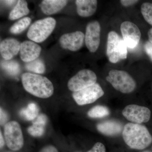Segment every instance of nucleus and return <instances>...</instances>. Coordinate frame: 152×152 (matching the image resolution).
Here are the masks:
<instances>
[{"label": "nucleus", "mask_w": 152, "mask_h": 152, "mask_svg": "<svg viewBox=\"0 0 152 152\" xmlns=\"http://www.w3.org/2000/svg\"><path fill=\"white\" fill-rule=\"evenodd\" d=\"M123 139L127 145L133 149L143 150L152 143V136L146 127L134 123L125 125L122 132Z\"/></svg>", "instance_id": "obj_1"}, {"label": "nucleus", "mask_w": 152, "mask_h": 152, "mask_svg": "<svg viewBox=\"0 0 152 152\" xmlns=\"http://www.w3.org/2000/svg\"><path fill=\"white\" fill-rule=\"evenodd\" d=\"M21 79L25 90L33 96L42 99H47L53 94V83L44 76L26 73L22 75Z\"/></svg>", "instance_id": "obj_2"}, {"label": "nucleus", "mask_w": 152, "mask_h": 152, "mask_svg": "<svg viewBox=\"0 0 152 152\" xmlns=\"http://www.w3.org/2000/svg\"><path fill=\"white\" fill-rule=\"evenodd\" d=\"M106 53L109 61L113 64L126 59L127 57V47L123 39L114 31L108 34Z\"/></svg>", "instance_id": "obj_3"}, {"label": "nucleus", "mask_w": 152, "mask_h": 152, "mask_svg": "<svg viewBox=\"0 0 152 152\" xmlns=\"http://www.w3.org/2000/svg\"><path fill=\"white\" fill-rule=\"evenodd\" d=\"M106 80L115 89L123 94H130L135 89L137 84L134 78L124 71L112 69Z\"/></svg>", "instance_id": "obj_4"}, {"label": "nucleus", "mask_w": 152, "mask_h": 152, "mask_svg": "<svg viewBox=\"0 0 152 152\" xmlns=\"http://www.w3.org/2000/svg\"><path fill=\"white\" fill-rule=\"evenodd\" d=\"M56 24L55 19L51 17L38 20L30 26L27 33L28 37L33 42H42L53 32Z\"/></svg>", "instance_id": "obj_5"}, {"label": "nucleus", "mask_w": 152, "mask_h": 152, "mask_svg": "<svg viewBox=\"0 0 152 152\" xmlns=\"http://www.w3.org/2000/svg\"><path fill=\"white\" fill-rule=\"evenodd\" d=\"M6 145L12 151H18L24 145V138L20 124L15 121L7 123L4 129Z\"/></svg>", "instance_id": "obj_6"}, {"label": "nucleus", "mask_w": 152, "mask_h": 152, "mask_svg": "<svg viewBox=\"0 0 152 152\" xmlns=\"http://www.w3.org/2000/svg\"><path fill=\"white\" fill-rule=\"evenodd\" d=\"M96 74L91 70H81L72 77L68 83V88L75 92L94 84L96 82Z\"/></svg>", "instance_id": "obj_7"}, {"label": "nucleus", "mask_w": 152, "mask_h": 152, "mask_svg": "<svg viewBox=\"0 0 152 152\" xmlns=\"http://www.w3.org/2000/svg\"><path fill=\"white\" fill-rule=\"evenodd\" d=\"M104 94L101 86L96 83L83 89L73 92L72 97L77 104L83 106L94 102Z\"/></svg>", "instance_id": "obj_8"}, {"label": "nucleus", "mask_w": 152, "mask_h": 152, "mask_svg": "<svg viewBox=\"0 0 152 152\" xmlns=\"http://www.w3.org/2000/svg\"><path fill=\"white\" fill-rule=\"evenodd\" d=\"M122 114L131 123L140 124L148 122L151 115L149 109L136 104H130L125 107Z\"/></svg>", "instance_id": "obj_9"}, {"label": "nucleus", "mask_w": 152, "mask_h": 152, "mask_svg": "<svg viewBox=\"0 0 152 152\" xmlns=\"http://www.w3.org/2000/svg\"><path fill=\"white\" fill-rule=\"evenodd\" d=\"M121 31L123 39L128 48H134L137 46L141 33L137 26L130 21H125L121 25Z\"/></svg>", "instance_id": "obj_10"}, {"label": "nucleus", "mask_w": 152, "mask_h": 152, "mask_svg": "<svg viewBox=\"0 0 152 152\" xmlns=\"http://www.w3.org/2000/svg\"><path fill=\"white\" fill-rule=\"evenodd\" d=\"M101 31L100 24L97 21H93L87 25L85 43L91 53H95L99 48L100 42Z\"/></svg>", "instance_id": "obj_11"}, {"label": "nucleus", "mask_w": 152, "mask_h": 152, "mask_svg": "<svg viewBox=\"0 0 152 152\" xmlns=\"http://www.w3.org/2000/svg\"><path fill=\"white\" fill-rule=\"evenodd\" d=\"M85 38L84 34L80 31L67 33L60 37V45L63 49L77 51L83 47Z\"/></svg>", "instance_id": "obj_12"}, {"label": "nucleus", "mask_w": 152, "mask_h": 152, "mask_svg": "<svg viewBox=\"0 0 152 152\" xmlns=\"http://www.w3.org/2000/svg\"><path fill=\"white\" fill-rule=\"evenodd\" d=\"M42 48L33 41H25L21 43L20 57L23 61L28 63L38 58L40 55Z\"/></svg>", "instance_id": "obj_13"}, {"label": "nucleus", "mask_w": 152, "mask_h": 152, "mask_svg": "<svg viewBox=\"0 0 152 152\" xmlns=\"http://www.w3.org/2000/svg\"><path fill=\"white\" fill-rule=\"evenodd\" d=\"M20 45L19 42L13 38H7L0 44V52L5 60H11L20 52Z\"/></svg>", "instance_id": "obj_14"}, {"label": "nucleus", "mask_w": 152, "mask_h": 152, "mask_svg": "<svg viewBox=\"0 0 152 152\" xmlns=\"http://www.w3.org/2000/svg\"><path fill=\"white\" fill-rule=\"evenodd\" d=\"M75 4L79 15L86 18L93 15L96 12L98 1L96 0H77Z\"/></svg>", "instance_id": "obj_15"}, {"label": "nucleus", "mask_w": 152, "mask_h": 152, "mask_svg": "<svg viewBox=\"0 0 152 152\" xmlns=\"http://www.w3.org/2000/svg\"><path fill=\"white\" fill-rule=\"evenodd\" d=\"M97 129L102 134L107 136H115L123 132V125L119 122L107 121L97 125Z\"/></svg>", "instance_id": "obj_16"}, {"label": "nucleus", "mask_w": 152, "mask_h": 152, "mask_svg": "<svg viewBox=\"0 0 152 152\" xmlns=\"http://www.w3.org/2000/svg\"><path fill=\"white\" fill-rule=\"evenodd\" d=\"M67 2L68 1L65 0H44L41 2L39 7L44 14L53 15L64 8Z\"/></svg>", "instance_id": "obj_17"}, {"label": "nucleus", "mask_w": 152, "mask_h": 152, "mask_svg": "<svg viewBox=\"0 0 152 152\" xmlns=\"http://www.w3.org/2000/svg\"><path fill=\"white\" fill-rule=\"evenodd\" d=\"M48 118L44 114H40L34 121L33 124L28 128V132L31 135L34 137L42 136L45 132Z\"/></svg>", "instance_id": "obj_18"}, {"label": "nucleus", "mask_w": 152, "mask_h": 152, "mask_svg": "<svg viewBox=\"0 0 152 152\" xmlns=\"http://www.w3.org/2000/svg\"><path fill=\"white\" fill-rule=\"evenodd\" d=\"M29 12L27 2L20 0L18 1L17 4L11 11L9 15V19L11 20H17L28 15Z\"/></svg>", "instance_id": "obj_19"}, {"label": "nucleus", "mask_w": 152, "mask_h": 152, "mask_svg": "<svg viewBox=\"0 0 152 152\" xmlns=\"http://www.w3.org/2000/svg\"><path fill=\"white\" fill-rule=\"evenodd\" d=\"M39 109L36 104L31 103L27 107L22 109L20 112V115L27 121H33L39 115Z\"/></svg>", "instance_id": "obj_20"}, {"label": "nucleus", "mask_w": 152, "mask_h": 152, "mask_svg": "<svg viewBox=\"0 0 152 152\" xmlns=\"http://www.w3.org/2000/svg\"><path fill=\"white\" fill-rule=\"evenodd\" d=\"M1 65L2 69L10 75L16 76L20 72V65L16 61L4 60L1 62Z\"/></svg>", "instance_id": "obj_21"}, {"label": "nucleus", "mask_w": 152, "mask_h": 152, "mask_svg": "<svg viewBox=\"0 0 152 152\" xmlns=\"http://www.w3.org/2000/svg\"><path fill=\"white\" fill-rule=\"evenodd\" d=\"M31 20L28 17L23 18L16 22L10 28V32L14 34H18L23 31L29 26Z\"/></svg>", "instance_id": "obj_22"}, {"label": "nucleus", "mask_w": 152, "mask_h": 152, "mask_svg": "<svg viewBox=\"0 0 152 152\" xmlns=\"http://www.w3.org/2000/svg\"><path fill=\"white\" fill-rule=\"evenodd\" d=\"M110 114L109 109L105 106L97 105L91 109L88 113L90 118H97L107 116Z\"/></svg>", "instance_id": "obj_23"}, {"label": "nucleus", "mask_w": 152, "mask_h": 152, "mask_svg": "<svg viewBox=\"0 0 152 152\" xmlns=\"http://www.w3.org/2000/svg\"><path fill=\"white\" fill-rule=\"evenodd\" d=\"M28 70L37 74H43L45 71V66L44 62L40 59H37L26 64Z\"/></svg>", "instance_id": "obj_24"}, {"label": "nucleus", "mask_w": 152, "mask_h": 152, "mask_svg": "<svg viewBox=\"0 0 152 152\" xmlns=\"http://www.w3.org/2000/svg\"><path fill=\"white\" fill-rule=\"evenodd\" d=\"M141 12L146 21L152 26V4L143 3L141 7Z\"/></svg>", "instance_id": "obj_25"}, {"label": "nucleus", "mask_w": 152, "mask_h": 152, "mask_svg": "<svg viewBox=\"0 0 152 152\" xmlns=\"http://www.w3.org/2000/svg\"><path fill=\"white\" fill-rule=\"evenodd\" d=\"M87 152H106L105 147L103 144L99 142L95 144L92 148Z\"/></svg>", "instance_id": "obj_26"}, {"label": "nucleus", "mask_w": 152, "mask_h": 152, "mask_svg": "<svg viewBox=\"0 0 152 152\" xmlns=\"http://www.w3.org/2000/svg\"><path fill=\"white\" fill-rule=\"evenodd\" d=\"M144 48L148 56L152 61V44L149 41L145 43Z\"/></svg>", "instance_id": "obj_27"}, {"label": "nucleus", "mask_w": 152, "mask_h": 152, "mask_svg": "<svg viewBox=\"0 0 152 152\" xmlns=\"http://www.w3.org/2000/svg\"><path fill=\"white\" fill-rule=\"evenodd\" d=\"M39 152H58L56 148L52 145H48L41 149Z\"/></svg>", "instance_id": "obj_28"}, {"label": "nucleus", "mask_w": 152, "mask_h": 152, "mask_svg": "<svg viewBox=\"0 0 152 152\" xmlns=\"http://www.w3.org/2000/svg\"><path fill=\"white\" fill-rule=\"evenodd\" d=\"M139 1L137 0H121L120 1V2L124 7H129L134 5Z\"/></svg>", "instance_id": "obj_29"}, {"label": "nucleus", "mask_w": 152, "mask_h": 152, "mask_svg": "<svg viewBox=\"0 0 152 152\" xmlns=\"http://www.w3.org/2000/svg\"><path fill=\"white\" fill-rule=\"evenodd\" d=\"M0 112H1V114H0L1 115V125H3L5 123L7 122V115L1 108Z\"/></svg>", "instance_id": "obj_30"}, {"label": "nucleus", "mask_w": 152, "mask_h": 152, "mask_svg": "<svg viewBox=\"0 0 152 152\" xmlns=\"http://www.w3.org/2000/svg\"><path fill=\"white\" fill-rule=\"evenodd\" d=\"M4 144L5 141L4 140L2 134L1 132V134H0V146H1V148H2L4 147Z\"/></svg>", "instance_id": "obj_31"}, {"label": "nucleus", "mask_w": 152, "mask_h": 152, "mask_svg": "<svg viewBox=\"0 0 152 152\" xmlns=\"http://www.w3.org/2000/svg\"><path fill=\"white\" fill-rule=\"evenodd\" d=\"M148 37L149 41L152 44V28L150 29L148 32Z\"/></svg>", "instance_id": "obj_32"}, {"label": "nucleus", "mask_w": 152, "mask_h": 152, "mask_svg": "<svg viewBox=\"0 0 152 152\" xmlns=\"http://www.w3.org/2000/svg\"><path fill=\"white\" fill-rule=\"evenodd\" d=\"M4 1V2L5 3V4H7L8 5H12L13 4H14L15 2H16V1Z\"/></svg>", "instance_id": "obj_33"}, {"label": "nucleus", "mask_w": 152, "mask_h": 152, "mask_svg": "<svg viewBox=\"0 0 152 152\" xmlns=\"http://www.w3.org/2000/svg\"></svg>", "instance_id": "obj_34"}, {"label": "nucleus", "mask_w": 152, "mask_h": 152, "mask_svg": "<svg viewBox=\"0 0 152 152\" xmlns=\"http://www.w3.org/2000/svg\"></svg>", "instance_id": "obj_35"}, {"label": "nucleus", "mask_w": 152, "mask_h": 152, "mask_svg": "<svg viewBox=\"0 0 152 152\" xmlns=\"http://www.w3.org/2000/svg\"></svg>", "instance_id": "obj_36"}]
</instances>
